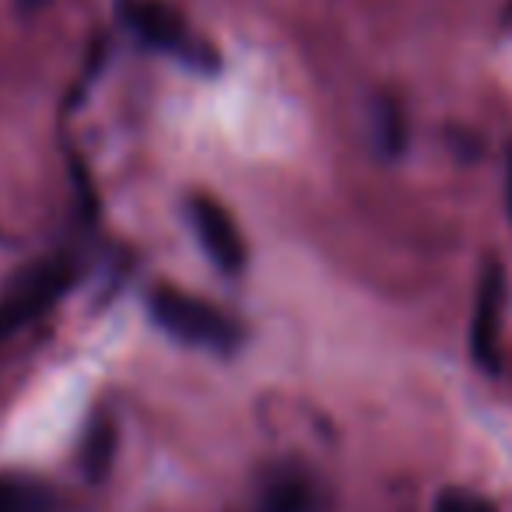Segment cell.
Returning a JSON list of instances; mask_svg holds the SVG:
<instances>
[{
    "label": "cell",
    "instance_id": "obj_1",
    "mask_svg": "<svg viewBox=\"0 0 512 512\" xmlns=\"http://www.w3.org/2000/svg\"><path fill=\"white\" fill-rule=\"evenodd\" d=\"M74 271L60 256H46L36 264L22 267L0 292V341L18 334L22 327L36 323L60 295L71 288Z\"/></svg>",
    "mask_w": 512,
    "mask_h": 512
},
{
    "label": "cell",
    "instance_id": "obj_2",
    "mask_svg": "<svg viewBox=\"0 0 512 512\" xmlns=\"http://www.w3.org/2000/svg\"><path fill=\"white\" fill-rule=\"evenodd\" d=\"M151 320L165 330V334L179 337L186 344H200V348L211 351H232L235 341H239V330L228 320L225 313H218L207 302L193 299V295H183L176 288H155L148 299Z\"/></svg>",
    "mask_w": 512,
    "mask_h": 512
},
{
    "label": "cell",
    "instance_id": "obj_3",
    "mask_svg": "<svg viewBox=\"0 0 512 512\" xmlns=\"http://www.w3.org/2000/svg\"><path fill=\"white\" fill-rule=\"evenodd\" d=\"M190 218H193V228H197L200 246L207 249L214 267L225 274H239L242 267H246V242H242L232 214L214 197L197 193V197L190 200Z\"/></svg>",
    "mask_w": 512,
    "mask_h": 512
},
{
    "label": "cell",
    "instance_id": "obj_4",
    "mask_svg": "<svg viewBox=\"0 0 512 512\" xmlns=\"http://www.w3.org/2000/svg\"><path fill=\"white\" fill-rule=\"evenodd\" d=\"M505 302V271L498 260H488L481 274L474 302V323H470V355L484 372H498V327H502Z\"/></svg>",
    "mask_w": 512,
    "mask_h": 512
},
{
    "label": "cell",
    "instance_id": "obj_5",
    "mask_svg": "<svg viewBox=\"0 0 512 512\" xmlns=\"http://www.w3.org/2000/svg\"><path fill=\"white\" fill-rule=\"evenodd\" d=\"M127 22L137 29V36L148 39L151 46L169 53H190L186 50V29L179 22V15H172L162 0H127L123 8Z\"/></svg>",
    "mask_w": 512,
    "mask_h": 512
},
{
    "label": "cell",
    "instance_id": "obj_6",
    "mask_svg": "<svg viewBox=\"0 0 512 512\" xmlns=\"http://www.w3.org/2000/svg\"><path fill=\"white\" fill-rule=\"evenodd\" d=\"M113 446H116L113 425H109V421H99L85 442V470L92 481H99V477L109 470V463H113Z\"/></svg>",
    "mask_w": 512,
    "mask_h": 512
},
{
    "label": "cell",
    "instance_id": "obj_7",
    "mask_svg": "<svg viewBox=\"0 0 512 512\" xmlns=\"http://www.w3.org/2000/svg\"><path fill=\"white\" fill-rule=\"evenodd\" d=\"M435 512H498L488 498L470 495V491H446V495L435 502Z\"/></svg>",
    "mask_w": 512,
    "mask_h": 512
},
{
    "label": "cell",
    "instance_id": "obj_8",
    "mask_svg": "<svg viewBox=\"0 0 512 512\" xmlns=\"http://www.w3.org/2000/svg\"><path fill=\"white\" fill-rule=\"evenodd\" d=\"M309 498H306V488L302 484H285V488H278L271 498H267L264 512H306Z\"/></svg>",
    "mask_w": 512,
    "mask_h": 512
},
{
    "label": "cell",
    "instance_id": "obj_9",
    "mask_svg": "<svg viewBox=\"0 0 512 512\" xmlns=\"http://www.w3.org/2000/svg\"><path fill=\"white\" fill-rule=\"evenodd\" d=\"M383 123H386V148L390 151H397L400 144H404V120H400V109L393 106L390 99L383 102Z\"/></svg>",
    "mask_w": 512,
    "mask_h": 512
},
{
    "label": "cell",
    "instance_id": "obj_10",
    "mask_svg": "<svg viewBox=\"0 0 512 512\" xmlns=\"http://www.w3.org/2000/svg\"><path fill=\"white\" fill-rule=\"evenodd\" d=\"M0 512H29V491L22 484L0 481Z\"/></svg>",
    "mask_w": 512,
    "mask_h": 512
},
{
    "label": "cell",
    "instance_id": "obj_11",
    "mask_svg": "<svg viewBox=\"0 0 512 512\" xmlns=\"http://www.w3.org/2000/svg\"><path fill=\"white\" fill-rule=\"evenodd\" d=\"M509 211H512V158H509Z\"/></svg>",
    "mask_w": 512,
    "mask_h": 512
},
{
    "label": "cell",
    "instance_id": "obj_12",
    "mask_svg": "<svg viewBox=\"0 0 512 512\" xmlns=\"http://www.w3.org/2000/svg\"><path fill=\"white\" fill-rule=\"evenodd\" d=\"M505 25H512V0H509V8H505Z\"/></svg>",
    "mask_w": 512,
    "mask_h": 512
}]
</instances>
